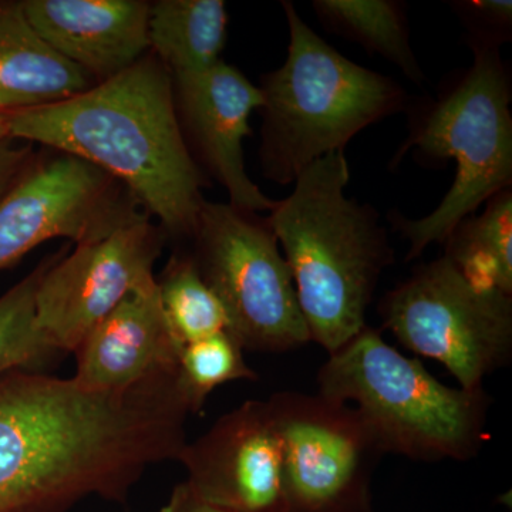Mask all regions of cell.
<instances>
[{
  "instance_id": "cell-1",
  "label": "cell",
  "mask_w": 512,
  "mask_h": 512,
  "mask_svg": "<svg viewBox=\"0 0 512 512\" xmlns=\"http://www.w3.org/2000/svg\"><path fill=\"white\" fill-rule=\"evenodd\" d=\"M177 370L113 392L40 370L0 376V512L126 503L148 468L177 460L190 414Z\"/></svg>"
},
{
  "instance_id": "cell-2",
  "label": "cell",
  "mask_w": 512,
  "mask_h": 512,
  "mask_svg": "<svg viewBox=\"0 0 512 512\" xmlns=\"http://www.w3.org/2000/svg\"><path fill=\"white\" fill-rule=\"evenodd\" d=\"M5 116L12 140L80 158L119 181L165 237L194 235L204 175L178 120L173 77L156 57L72 99Z\"/></svg>"
},
{
  "instance_id": "cell-3",
  "label": "cell",
  "mask_w": 512,
  "mask_h": 512,
  "mask_svg": "<svg viewBox=\"0 0 512 512\" xmlns=\"http://www.w3.org/2000/svg\"><path fill=\"white\" fill-rule=\"evenodd\" d=\"M345 151L328 154L299 174L268 222L291 269L311 340L333 353L366 325V313L394 252L379 215L346 197Z\"/></svg>"
},
{
  "instance_id": "cell-4",
  "label": "cell",
  "mask_w": 512,
  "mask_h": 512,
  "mask_svg": "<svg viewBox=\"0 0 512 512\" xmlns=\"http://www.w3.org/2000/svg\"><path fill=\"white\" fill-rule=\"evenodd\" d=\"M288 56L262 76L261 158L265 178L295 183L305 168L336 151L366 127L403 111L407 93L392 77L366 69L333 49L282 2Z\"/></svg>"
},
{
  "instance_id": "cell-5",
  "label": "cell",
  "mask_w": 512,
  "mask_h": 512,
  "mask_svg": "<svg viewBox=\"0 0 512 512\" xmlns=\"http://www.w3.org/2000/svg\"><path fill=\"white\" fill-rule=\"evenodd\" d=\"M473 64L440 93L414 110L409 137L394 154L397 167L407 154L427 164L454 160L456 178L427 217L409 220L390 212V221L409 241L407 261L434 242L444 244L461 221L512 185L511 80L500 47L468 42Z\"/></svg>"
},
{
  "instance_id": "cell-6",
  "label": "cell",
  "mask_w": 512,
  "mask_h": 512,
  "mask_svg": "<svg viewBox=\"0 0 512 512\" xmlns=\"http://www.w3.org/2000/svg\"><path fill=\"white\" fill-rule=\"evenodd\" d=\"M318 382L322 396L355 407L383 454L467 461L487 440L484 389L446 386L370 326L330 353Z\"/></svg>"
},
{
  "instance_id": "cell-7",
  "label": "cell",
  "mask_w": 512,
  "mask_h": 512,
  "mask_svg": "<svg viewBox=\"0 0 512 512\" xmlns=\"http://www.w3.org/2000/svg\"><path fill=\"white\" fill-rule=\"evenodd\" d=\"M191 258L220 299L244 350L286 352L311 342L295 282L268 218L205 201Z\"/></svg>"
},
{
  "instance_id": "cell-8",
  "label": "cell",
  "mask_w": 512,
  "mask_h": 512,
  "mask_svg": "<svg viewBox=\"0 0 512 512\" xmlns=\"http://www.w3.org/2000/svg\"><path fill=\"white\" fill-rule=\"evenodd\" d=\"M379 313L403 346L446 366L463 389H484L510 363L512 295L474 284L447 256L417 266Z\"/></svg>"
},
{
  "instance_id": "cell-9",
  "label": "cell",
  "mask_w": 512,
  "mask_h": 512,
  "mask_svg": "<svg viewBox=\"0 0 512 512\" xmlns=\"http://www.w3.org/2000/svg\"><path fill=\"white\" fill-rule=\"evenodd\" d=\"M282 447L288 512H373V471L384 456L355 407L322 394L266 400Z\"/></svg>"
},
{
  "instance_id": "cell-10",
  "label": "cell",
  "mask_w": 512,
  "mask_h": 512,
  "mask_svg": "<svg viewBox=\"0 0 512 512\" xmlns=\"http://www.w3.org/2000/svg\"><path fill=\"white\" fill-rule=\"evenodd\" d=\"M144 215L119 181L80 158L29 163L0 200V271L50 239L89 244Z\"/></svg>"
},
{
  "instance_id": "cell-11",
  "label": "cell",
  "mask_w": 512,
  "mask_h": 512,
  "mask_svg": "<svg viewBox=\"0 0 512 512\" xmlns=\"http://www.w3.org/2000/svg\"><path fill=\"white\" fill-rule=\"evenodd\" d=\"M164 238L144 215L70 254L67 248L36 293V328L47 345L57 353L76 352L128 293L154 278Z\"/></svg>"
},
{
  "instance_id": "cell-12",
  "label": "cell",
  "mask_w": 512,
  "mask_h": 512,
  "mask_svg": "<svg viewBox=\"0 0 512 512\" xmlns=\"http://www.w3.org/2000/svg\"><path fill=\"white\" fill-rule=\"evenodd\" d=\"M188 490L229 512H288L281 440L268 402L249 400L185 444Z\"/></svg>"
},
{
  "instance_id": "cell-13",
  "label": "cell",
  "mask_w": 512,
  "mask_h": 512,
  "mask_svg": "<svg viewBox=\"0 0 512 512\" xmlns=\"http://www.w3.org/2000/svg\"><path fill=\"white\" fill-rule=\"evenodd\" d=\"M175 107L185 141L194 158L227 191L232 207L271 212L266 197L245 168L244 140L251 136L249 119L262 106V94L237 67L221 60L207 72L173 77Z\"/></svg>"
},
{
  "instance_id": "cell-14",
  "label": "cell",
  "mask_w": 512,
  "mask_h": 512,
  "mask_svg": "<svg viewBox=\"0 0 512 512\" xmlns=\"http://www.w3.org/2000/svg\"><path fill=\"white\" fill-rule=\"evenodd\" d=\"M29 22L59 55L97 83L143 59L148 10L143 0H26Z\"/></svg>"
},
{
  "instance_id": "cell-15",
  "label": "cell",
  "mask_w": 512,
  "mask_h": 512,
  "mask_svg": "<svg viewBox=\"0 0 512 512\" xmlns=\"http://www.w3.org/2000/svg\"><path fill=\"white\" fill-rule=\"evenodd\" d=\"M73 379L93 392L127 389L158 370L177 366L157 278L128 293L76 349Z\"/></svg>"
},
{
  "instance_id": "cell-16",
  "label": "cell",
  "mask_w": 512,
  "mask_h": 512,
  "mask_svg": "<svg viewBox=\"0 0 512 512\" xmlns=\"http://www.w3.org/2000/svg\"><path fill=\"white\" fill-rule=\"evenodd\" d=\"M92 86L36 32L22 2L0 3V113L49 106Z\"/></svg>"
},
{
  "instance_id": "cell-17",
  "label": "cell",
  "mask_w": 512,
  "mask_h": 512,
  "mask_svg": "<svg viewBox=\"0 0 512 512\" xmlns=\"http://www.w3.org/2000/svg\"><path fill=\"white\" fill-rule=\"evenodd\" d=\"M227 26L222 0H158L148 10V46L171 77L207 72L222 60Z\"/></svg>"
},
{
  "instance_id": "cell-18",
  "label": "cell",
  "mask_w": 512,
  "mask_h": 512,
  "mask_svg": "<svg viewBox=\"0 0 512 512\" xmlns=\"http://www.w3.org/2000/svg\"><path fill=\"white\" fill-rule=\"evenodd\" d=\"M312 9L329 32L389 60L407 79L426 82L412 46L406 5L396 0H315Z\"/></svg>"
},
{
  "instance_id": "cell-19",
  "label": "cell",
  "mask_w": 512,
  "mask_h": 512,
  "mask_svg": "<svg viewBox=\"0 0 512 512\" xmlns=\"http://www.w3.org/2000/svg\"><path fill=\"white\" fill-rule=\"evenodd\" d=\"M444 242L448 259L474 284L512 295V192H498Z\"/></svg>"
},
{
  "instance_id": "cell-20",
  "label": "cell",
  "mask_w": 512,
  "mask_h": 512,
  "mask_svg": "<svg viewBox=\"0 0 512 512\" xmlns=\"http://www.w3.org/2000/svg\"><path fill=\"white\" fill-rule=\"evenodd\" d=\"M157 286L168 328L178 348L229 330L224 306L201 278L190 254L171 256Z\"/></svg>"
},
{
  "instance_id": "cell-21",
  "label": "cell",
  "mask_w": 512,
  "mask_h": 512,
  "mask_svg": "<svg viewBox=\"0 0 512 512\" xmlns=\"http://www.w3.org/2000/svg\"><path fill=\"white\" fill-rule=\"evenodd\" d=\"M66 249L46 256L0 298V376L16 369L40 370L59 355L36 328V293L47 269Z\"/></svg>"
},
{
  "instance_id": "cell-22",
  "label": "cell",
  "mask_w": 512,
  "mask_h": 512,
  "mask_svg": "<svg viewBox=\"0 0 512 512\" xmlns=\"http://www.w3.org/2000/svg\"><path fill=\"white\" fill-rule=\"evenodd\" d=\"M177 375L191 413L200 412L218 386L258 377L245 362L241 343L229 330L184 345L178 353Z\"/></svg>"
},
{
  "instance_id": "cell-23",
  "label": "cell",
  "mask_w": 512,
  "mask_h": 512,
  "mask_svg": "<svg viewBox=\"0 0 512 512\" xmlns=\"http://www.w3.org/2000/svg\"><path fill=\"white\" fill-rule=\"evenodd\" d=\"M467 26V42H481L500 47L510 42L512 32L511 0H463L451 3Z\"/></svg>"
},
{
  "instance_id": "cell-24",
  "label": "cell",
  "mask_w": 512,
  "mask_h": 512,
  "mask_svg": "<svg viewBox=\"0 0 512 512\" xmlns=\"http://www.w3.org/2000/svg\"><path fill=\"white\" fill-rule=\"evenodd\" d=\"M32 144H16L15 140L0 143V200L28 167Z\"/></svg>"
},
{
  "instance_id": "cell-25",
  "label": "cell",
  "mask_w": 512,
  "mask_h": 512,
  "mask_svg": "<svg viewBox=\"0 0 512 512\" xmlns=\"http://www.w3.org/2000/svg\"><path fill=\"white\" fill-rule=\"evenodd\" d=\"M160 512H229L221 510V508L214 507L201 501L200 498L195 497L194 494L188 490L185 483L178 484L174 488L168 503L161 508Z\"/></svg>"
},
{
  "instance_id": "cell-26",
  "label": "cell",
  "mask_w": 512,
  "mask_h": 512,
  "mask_svg": "<svg viewBox=\"0 0 512 512\" xmlns=\"http://www.w3.org/2000/svg\"><path fill=\"white\" fill-rule=\"evenodd\" d=\"M9 130H8V121H6L5 113H0V143L8 140Z\"/></svg>"
}]
</instances>
